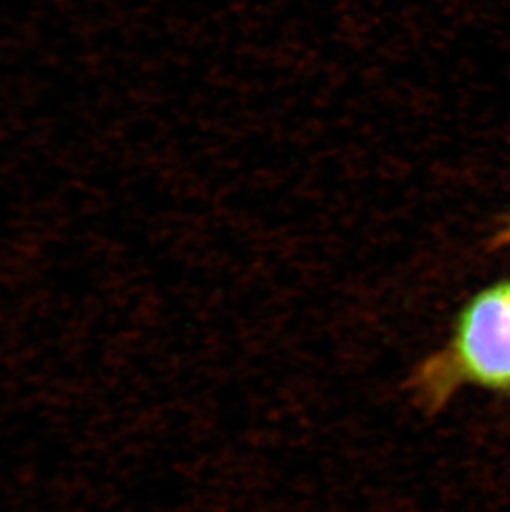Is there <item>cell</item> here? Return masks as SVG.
I'll return each instance as SVG.
<instances>
[{"label":"cell","instance_id":"obj_2","mask_svg":"<svg viewBox=\"0 0 510 512\" xmlns=\"http://www.w3.org/2000/svg\"><path fill=\"white\" fill-rule=\"evenodd\" d=\"M494 246L510 247V216L506 224L502 226L501 231L497 232L496 237H494Z\"/></svg>","mask_w":510,"mask_h":512},{"label":"cell","instance_id":"obj_1","mask_svg":"<svg viewBox=\"0 0 510 512\" xmlns=\"http://www.w3.org/2000/svg\"><path fill=\"white\" fill-rule=\"evenodd\" d=\"M409 388L429 411L443 408L462 388L510 398V277L469 297L448 342L414 368Z\"/></svg>","mask_w":510,"mask_h":512}]
</instances>
